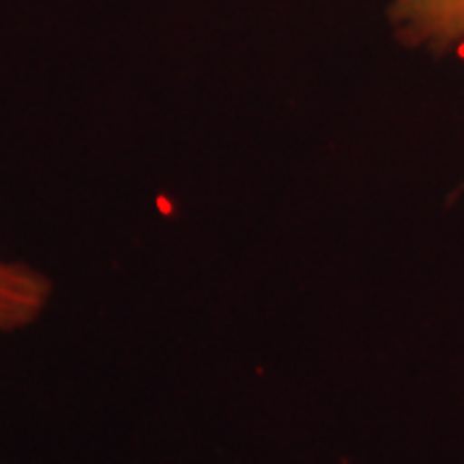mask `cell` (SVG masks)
<instances>
[{
	"mask_svg": "<svg viewBox=\"0 0 464 464\" xmlns=\"http://www.w3.org/2000/svg\"><path fill=\"white\" fill-rule=\"evenodd\" d=\"M387 18L408 50L436 57L464 52V0H390Z\"/></svg>",
	"mask_w": 464,
	"mask_h": 464,
	"instance_id": "6da1fadb",
	"label": "cell"
},
{
	"mask_svg": "<svg viewBox=\"0 0 464 464\" xmlns=\"http://www.w3.org/2000/svg\"><path fill=\"white\" fill-rule=\"evenodd\" d=\"M54 284L42 268L0 253V335L32 328L47 315Z\"/></svg>",
	"mask_w": 464,
	"mask_h": 464,
	"instance_id": "7a4b0ae2",
	"label": "cell"
}]
</instances>
